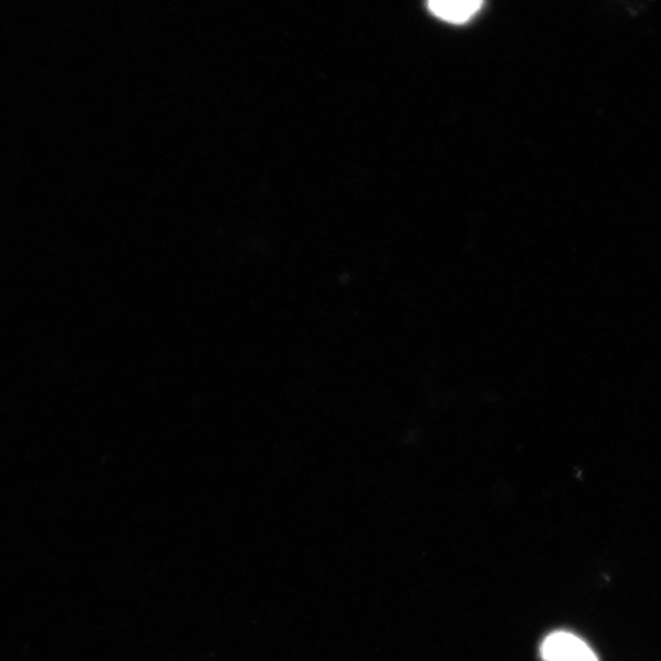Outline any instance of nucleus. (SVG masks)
Listing matches in <instances>:
<instances>
[{
  "label": "nucleus",
  "mask_w": 661,
  "mask_h": 661,
  "mask_svg": "<svg viewBox=\"0 0 661 661\" xmlns=\"http://www.w3.org/2000/svg\"><path fill=\"white\" fill-rule=\"evenodd\" d=\"M540 656L544 661H599L594 650L585 640L567 630H555L548 635Z\"/></svg>",
  "instance_id": "obj_1"
},
{
  "label": "nucleus",
  "mask_w": 661,
  "mask_h": 661,
  "mask_svg": "<svg viewBox=\"0 0 661 661\" xmlns=\"http://www.w3.org/2000/svg\"><path fill=\"white\" fill-rule=\"evenodd\" d=\"M428 7L436 17L449 24H466L483 7V0H428Z\"/></svg>",
  "instance_id": "obj_2"
}]
</instances>
